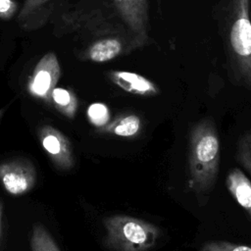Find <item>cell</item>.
<instances>
[{
  "label": "cell",
  "instance_id": "cell-1",
  "mask_svg": "<svg viewBox=\"0 0 251 251\" xmlns=\"http://www.w3.org/2000/svg\"><path fill=\"white\" fill-rule=\"evenodd\" d=\"M221 164V143L212 118L195 123L187 138V187L199 196L209 194L216 183Z\"/></svg>",
  "mask_w": 251,
  "mask_h": 251
},
{
  "label": "cell",
  "instance_id": "cell-2",
  "mask_svg": "<svg viewBox=\"0 0 251 251\" xmlns=\"http://www.w3.org/2000/svg\"><path fill=\"white\" fill-rule=\"evenodd\" d=\"M250 0H230L227 51L235 81L251 91Z\"/></svg>",
  "mask_w": 251,
  "mask_h": 251
},
{
  "label": "cell",
  "instance_id": "cell-3",
  "mask_svg": "<svg viewBox=\"0 0 251 251\" xmlns=\"http://www.w3.org/2000/svg\"><path fill=\"white\" fill-rule=\"evenodd\" d=\"M104 243L112 251H150L161 236L154 224L126 215H112L103 219Z\"/></svg>",
  "mask_w": 251,
  "mask_h": 251
},
{
  "label": "cell",
  "instance_id": "cell-4",
  "mask_svg": "<svg viewBox=\"0 0 251 251\" xmlns=\"http://www.w3.org/2000/svg\"><path fill=\"white\" fill-rule=\"evenodd\" d=\"M36 170L25 158H14L0 163V183L11 195L25 194L36 182Z\"/></svg>",
  "mask_w": 251,
  "mask_h": 251
},
{
  "label": "cell",
  "instance_id": "cell-5",
  "mask_svg": "<svg viewBox=\"0 0 251 251\" xmlns=\"http://www.w3.org/2000/svg\"><path fill=\"white\" fill-rule=\"evenodd\" d=\"M40 144L54 166L62 171H69L75 165L72 144L68 137L58 128L44 125L38 128Z\"/></svg>",
  "mask_w": 251,
  "mask_h": 251
},
{
  "label": "cell",
  "instance_id": "cell-6",
  "mask_svg": "<svg viewBox=\"0 0 251 251\" xmlns=\"http://www.w3.org/2000/svg\"><path fill=\"white\" fill-rule=\"evenodd\" d=\"M121 17L133 34L134 46L148 42V0H114Z\"/></svg>",
  "mask_w": 251,
  "mask_h": 251
},
{
  "label": "cell",
  "instance_id": "cell-7",
  "mask_svg": "<svg viewBox=\"0 0 251 251\" xmlns=\"http://www.w3.org/2000/svg\"><path fill=\"white\" fill-rule=\"evenodd\" d=\"M59 77L60 67L55 54H46L34 69L28 83V90L33 96L50 102L51 93Z\"/></svg>",
  "mask_w": 251,
  "mask_h": 251
},
{
  "label": "cell",
  "instance_id": "cell-8",
  "mask_svg": "<svg viewBox=\"0 0 251 251\" xmlns=\"http://www.w3.org/2000/svg\"><path fill=\"white\" fill-rule=\"evenodd\" d=\"M110 77L115 84L131 94L155 96L160 92L159 87L153 81L135 73L115 71L110 74Z\"/></svg>",
  "mask_w": 251,
  "mask_h": 251
},
{
  "label": "cell",
  "instance_id": "cell-9",
  "mask_svg": "<svg viewBox=\"0 0 251 251\" xmlns=\"http://www.w3.org/2000/svg\"><path fill=\"white\" fill-rule=\"evenodd\" d=\"M226 187L251 221V180L239 168H232L226 176Z\"/></svg>",
  "mask_w": 251,
  "mask_h": 251
},
{
  "label": "cell",
  "instance_id": "cell-10",
  "mask_svg": "<svg viewBox=\"0 0 251 251\" xmlns=\"http://www.w3.org/2000/svg\"><path fill=\"white\" fill-rule=\"evenodd\" d=\"M141 119L137 115L127 114L119 116L113 122L108 123L103 127H100V130L106 133L128 138L137 135L141 130Z\"/></svg>",
  "mask_w": 251,
  "mask_h": 251
},
{
  "label": "cell",
  "instance_id": "cell-11",
  "mask_svg": "<svg viewBox=\"0 0 251 251\" xmlns=\"http://www.w3.org/2000/svg\"><path fill=\"white\" fill-rule=\"evenodd\" d=\"M123 50V43L118 38H106L94 42L88 49V58L96 63H103L116 58Z\"/></svg>",
  "mask_w": 251,
  "mask_h": 251
},
{
  "label": "cell",
  "instance_id": "cell-12",
  "mask_svg": "<svg viewBox=\"0 0 251 251\" xmlns=\"http://www.w3.org/2000/svg\"><path fill=\"white\" fill-rule=\"evenodd\" d=\"M50 103H52V105L56 108L58 112H60L67 118L73 119L76 113V98L68 89L62 87H55L51 93Z\"/></svg>",
  "mask_w": 251,
  "mask_h": 251
},
{
  "label": "cell",
  "instance_id": "cell-13",
  "mask_svg": "<svg viewBox=\"0 0 251 251\" xmlns=\"http://www.w3.org/2000/svg\"><path fill=\"white\" fill-rule=\"evenodd\" d=\"M30 248L31 251H61L46 227L38 223L32 226Z\"/></svg>",
  "mask_w": 251,
  "mask_h": 251
},
{
  "label": "cell",
  "instance_id": "cell-14",
  "mask_svg": "<svg viewBox=\"0 0 251 251\" xmlns=\"http://www.w3.org/2000/svg\"><path fill=\"white\" fill-rule=\"evenodd\" d=\"M236 159L251 176V130L239 136L236 144Z\"/></svg>",
  "mask_w": 251,
  "mask_h": 251
},
{
  "label": "cell",
  "instance_id": "cell-15",
  "mask_svg": "<svg viewBox=\"0 0 251 251\" xmlns=\"http://www.w3.org/2000/svg\"><path fill=\"white\" fill-rule=\"evenodd\" d=\"M198 251H251V246L225 240H212L204 243Z\"/></svg>",
  "mask_w": 251,
  "mask_h": 251
},
{
  "label": "cell",
  "instance_id": "cell-16",
  "mask_svg": "<svg viewBox=\"0 0 251 251\" xmlns=\"http://www.w3.org/2000/svg\"><path fill=\"white\" fill-rule=\"evenodd\" d=\"M87 116L91 124L96 126L103 127L110 120V112L106 105L102 103H94L87 109Z\"/></svg>",
  "mask_w": 251,
  "mask_h": 251
},
{
  "label": "cell",
  "instance_id": "cell-17",
  "mask_svg": "<svg viewBox=\"0 0 251 251\" xmlns=\"http://www.w3.org/2000/svg\"><path fill=\"white\" fill-rule=\"evenodd\" d=\"M16 10V3L13 0H0V17H10Z\"/></svg>",
  "mask_w": 251,
  "mask_h": 251
},
{
  "label": "cell",
  "instance_id": "cell-18",
  "mask_svg": "<svg viewBox=\"0 0 251 251\" xmlns=\"http://www.w3.org/2000/svg\"><path fill=\"white\" fill-rule=\"evenodd\" d=\"M45 0H25V3L24 5L23 11L21 13L22 17H25L28 13H30L32 10L37 8L39 5H41Z\"/></svg>",
  "mask_w": 251,
  "mask_h": 251
},
{
  "label": "cell",
  "instance_id": "cell-19",
  "mask_svg": "<svg viewBox=\"0 0 251 251\" xmlns=\"http://www.w3.org/2000/svg\"><path fill=\"white\" fill-rule=\"evenodd\" d=\"M3 210H4V206L3 203L0 199V237H1V229H2V219H3Z\"/></svg>",
  "mask_w": 251,
  "mask_h": 251
},
{
  "label": "cell",
  "instance_id": "cell-20",
  "mask_svg": "<svg viewBox=\"0 0 251 251\" xmlns=\"http://www.w3.org/2000/svg\"><path fill=\"white\" fill-rule=\"evenodd\" d=\"M4 111H5L4 109H1V110H0V120H1V118H2V116H3V114H4Z\"/></svg>",
  "mask_w": 251,
  "mask_h": 251
}]
</instances>
